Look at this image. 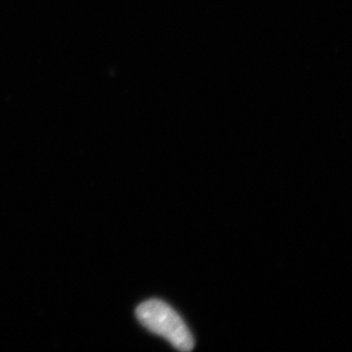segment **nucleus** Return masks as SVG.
<instances>
[{
  "mask_svg": "<svg viewBox=\"0 0 352 352\" xmlns=\"http://www.w3.org/2000/svg\"><path fill=\"white\" fill-rule=\"evenodd\" d=\"M136 317L150 332L162 336L180 351H190L195 341L190 329L171 307L161 300H147L137 307Z\"/></svg>",
  "mask_w": 352,
  "mask_h": 352,
  "instance_id": "1",
  "label": "nucleus"
}]
</instances>
